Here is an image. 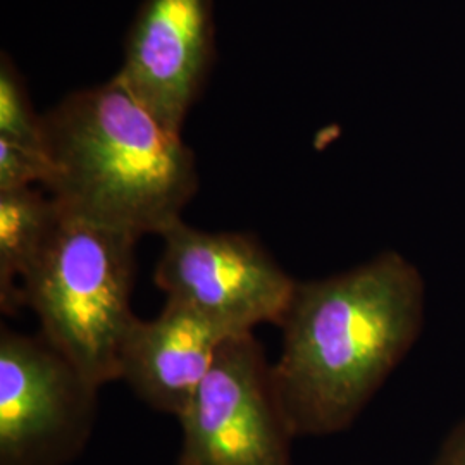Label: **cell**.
I'll return each mask as SVG.
<instances>
[{
	"label": "cell",
	"mask_w": 465,
	"mask_h": 465,
	"mask_svg": "<svg viewBox=\"0 0 465 465\" xmlns=\"http://www.w3.org/2000/svg\"><path fill=\"white\" fill-rule=\"evenodd\" d=\"M424 280L395 250L299 282L272 378L295 438L345 431L420 336Z\"/></svg>",
	"instance_id": "6da1fadb"
},
{
	"label": "cell",
	"mask_w": 465,
	"mask_h": 465,
	"mask_svg": "<svg viewBox=\"0 0 465 465\" xmlns=\"http://www.w3.org/2000/svg\"><path fill=\"white\" fill-rule=\"evenodd\" d=\"M42 124L44 188L63 213L136 238L183 221L199 190L195 153L116 78L69 94Z\"/></svg>",
	"instance_id": "7a4b0ae2"
},
{
	"label": "cell",
	"mask_w": 465,
	"mask_h": 465,
	"mask_svg": "<svg viewBox=\"0 0 465 465\" xmlns=\"http://www.w3.org/2000/svg\"><path fill=\"white\" fill-rule=\"evenodd\" d=\"M138 240L61 211L23 282L25 307L38 317L40 332L100 388L119 380L121 351L138 319L132 305Z\"/></svg>",
	"instance_id": "3957f363"
},
{
	"label": "cell",
	"mask_w": 465,
	"mask_h": 465,
	"mask_svg": "<svg viewBox=\"0 0 465 465\" xmlns=\"http://www.w3.org/2000/svg\"><path fill=\"white\" fill-rule=\"evenodd\" d=\"M99 390L42 332L0 328V465H69L86 449Z\"/></svg>",
	"instance_id": "277c9868"
},
{
	"label": "cell",
	"mask_w": 465,
	"mask_h": 465,
	"mask_svg": "<svg viewBox=\"0 0 465 465\" xmlns=\"http://www.w3.org/2000/svg\"><path fill=\"white\" fill-rule=\"evenodd\" d=\"M176 465H292L295 438L269 364L253 331L234 334L178 417Z\"/></svg>",
	"instance_id": "5b68a950"
},
{
	"label": "cell",
	"mask_w": 465,
	"mask_h": 465,
	"mask_svg": "<svg viewBox=\"0 0 465 465\" xmlns=\"http://www.w3.org/2000/svg\"><path fill=\"white\" fill-rule=\"evenodd\" d=\"M163 240L153 282L167 299L188 303L238 334L282 324L299 282L255 234L203 232L180 221Z\"/></svg>",
	"instance_id": "8992f818"
},
{
	"label": "cell",
	"mask_w": 465,
	"mask_h": 465,
	"mask_svg": "<svg viewBox=\"0 0 465 465\" xmlns=\"http://www.w3.org/2000/svg\"><path fill=\"white\" fill-rule=\"evenodd\" d=\"M214 34V0H143L114 78L182 134L211 69Z\"/></svg>",
	"instance_id": "52a82bcc"
},
{
	"label": "cell",
	"mask_w": 465,
	"mask_h": 465,
	"mask_svg": "<svg viewBox=\"0 0 465 465\" xmlns=\"http://www.w3.org/2000/svg\"><path fill=\"white\" fill-rule=\"evenodd\" d=\"M234 334L192 305L167 299L159 316L136 319L121 351L119 380L153 411L178 419L217 350Z\"/></svg>",
	"instance_id": "ba28073f"
},
{
	"label": "cell",
	"mask_w": 465,
	"mask_h": 465,
	"mask_svg": "<svg viewBox=\"0 0 465 465\" xmlns=\"http://www.w3.org/2000/svg\"><path fill=\"white\" fill-rule=\"evenodd\" d=\"M61 209L30 188L0 192V309L15 316L25 307L23 282L57 226Z\"/></svg>",
	"instance_id": "9c48e42d"
},
{
	"label": "cell",
	"mask_w": 465,
	"mask_h": 465,
	"mask_svg": "<svg viewBox=\"0 0 465 465\" xmlns=\"http://www.w3.org/2000/svg\"><path fill=\"white\" fill-rule=\"evenodd\" d=\"M0 140L45 152L42 116L35 113L26 84L5 52L0 57Z\"/></svg>",
	"instance_id": "30bf717a"
},
{
	"label": "cell",
	"mask_w": 465,
	"mask_h": 465,
	"mask_svg": "<svg viewBox=\"0 0 465 465\" xmlns=\"http://www.w3.org/2000/svg\"><path fill=\"white\" fill-rule=\"evenodd\" d=\"M52 164L45 152L0 140V192L49 183Z\"/></svg>",
	"instance_id": "8fae6325"
},
{
	"label": "cell",
	"mask_w": 465,
	"mask_h": 465,
	"mask_svg": "<svg viewBox=\"0 0 465 465\" xmlns=\"http://www.w3.org/2000/svg\"><path fill=\"white\" fill-rule=\"evenodd\" d=\"M431 465H465V419L443 440Z\"/></svg>",
	"instance_id": "7c38bea8"
}]
</instances>
